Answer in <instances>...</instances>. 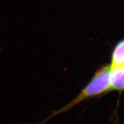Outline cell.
<instances>
[{
    "label": "cell",
    "mask_w": 124,
    "mask_h": 124,
    "mask_svg": "<svg viewBox=\"0 0 124 124\" xmlns=\"http://www.w3.org/2000/svg\"><path fill=\"white\" fill-rule=\"evenodd\" d=\"M124 65V40L120 41L114 48L111 56V67Z\"/></svg>",
    "instance_id": "3957f363"
},
{
    "label": "cell",
    "mask_w": 124,
    "mask_h": 124,
    "mask_svg": "<svg viewBox=\"0 0 124 124\" xmlns=\"http://www.w3.org/2000/svg\"><path fill=\"white\" fill-rule=\"evenodd\" d=\"M110 65L105 66L99 69L94 74L90 81L82 90L81 93L69 104L52 114L50 118L60 113L66 112L85 100L97 97L106 92L110 91Z\"/></svg>",
    "instance_id": "6da1fadb"
},
{
    "label": "cell",
    "mask_w": 124,
    "mask_h": 124,
    "mask_svg": "<svg viewBox=\"0 0 124 124\" xmlns=\"http://www.w3.org/2000/svg\"><path fill=\"white\" fill-rule=\"evenodd\" d=\"M110 91H124V65L111 67Z\"/></svg>",
    "instance_id": "7a4b0ae2"
}]
</instances>
